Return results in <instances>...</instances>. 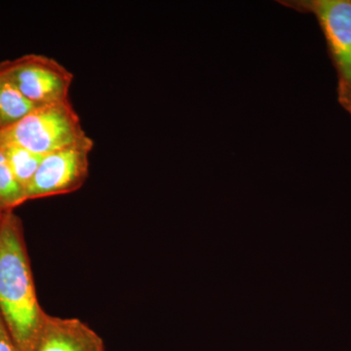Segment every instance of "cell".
Here are the masks:
<instances>
[{"mask_svg": "<svg viewBox=\"0 0 351 351\" xmlns=\"http://www.w3.org/2000/svg\"><path fill=\"white\" fill-rule=\"evenodd\" d=\"M45 311L39 304L22 221L13 210L0 223V315L18 351H36Z\"/></svg>", "mask_w": 351, "mask_h": 351, "instance_id": "cell-1", "label": "cell"}, {"mask_svg": "<svg viewBox=\"0 0 351 351\" xmlns=\"http://www.w3.org/2000/svg\"><path fill=\"white\" fill-rule=\"evenodd\" d=\"M71 100L39 106L17 123L0 129V145H19L46 156L86 136Z\"/></svg>", "mask_w": 351, "mask_h": 351, "instance_id": "cell-2", "label": "cell"}, {"mask_svg": "<svg viewBox=\"0 0 351 351\" xmlns=\"http://www.w3.org/2000/svg\"><path fill=\"white\" fill-rule=\"evenodd\" d=\"M94 141L89 136L44 156L25 188V201L68 195L82 188L89 175V156Z\"/></svg>", "mask_w": 351, "mask_h": 351, "instance_id": "cell-3", "label": "cell"}, {"mask_svg": "<svg viewBox=\"0 0 351 351\" xmlns=\"http://www.w3.org/2000/svg\"><path fill=\"white\" fill-rule=\"evenodd\" d=\"M8 76L27 100L36 106L69 100L73 73L52 58L29 54L0 62Z\"/></svg>", "mask_w": 351, "mask_h": 351, "instance_id": "cell-4", "label": "cell"}, {"mask_svg": "<svg viewBox=\"0 0 351 351\" xmlns=\"http://www.w3.org/2000/svg\"><path fill=\"white\" fill-rule=\"evenodd\" d=\"M326 38L337 75L341 105L351 108V0H314L306 2Z\"/></svg>", "mask_w": 351, "mask_h": 351, "instance_id": "cell-5", "label": "cell"}, {"mask_svg": "<svg viewBox=\"0 0 351 351\" xmlns=\"http://www.w3.org/2000/svg\"><path fill=\"white\" fill-rule=\"evenodd\" d=\"M36 351H106L103 339L77 318L46 314Z\"/></svg>", "mask_w": 351, "mask_h": 351, "instance_id": "cell-6", "label": "cell"}, {"mask_svg": "<svg viewBox=\"0 0 351 351\" xmlns=\"http://www.w3.org/2000/svg\"><path fill=\"white\" fill-rule=\"evenodd\" d=\"M39 106L21 93L8 76L0 71V129L17 123Z\"/></svg>", "mask_w": 351, "mask_h": 351, "instance_id": "cell-7", "label": "cell"}, {"mask_svg": "<svg viewBox=\"0 0 351 351\" xmlns=\"http://www.w3.org/2000/svg\"><path fill=\"white\" fill-rule=\"evenodd\" d=\"M0 149L3 152L16 179L25 191V188L38 171L44 156L11 144L0 145Z\"/></svg>", "mask_w": 351, "mask_h": 351, "instance_id": "cell-8", "label": "cell"}, {"mask_svg": "<svg viewBox=\"0 0 351 351\" xmlns=\"http://www.w3.org/2000/svg\"><path fill=\"white\" fill-rule=\"evenodd\" d=\"M25 202V189L21 186L0 149V209L11 211Z\"/></svg>", "mask_w": 351, "mask_h": 351, "instance_id": "cell-9", "label": "cell"}, {"mask_svg": "<svg viewBox=\"0 0 351 351\" xmlns=\"http://www.w3.org/2000/svg\"><path fill=\"white\" fill-rule=\"evenodd\" d=\"M0 351H18L0 315Z\"/></svg>", "mask_w": 351, "mask_h": 351, "instance_id": "cell-10", "label": "cell"}, {"mask_svg": "<svg viewBox=\"0 0 351 351\" xmlns=\"http://www.w3.org/2000/svg\"><path fill=\"white\" fill-rule=\"evenodd\" d=\"M3 213H4V212L2 211L1 209H0V223H1V219H2V216H3Z\"/></svg>", "mask_w": 351, "mask_h": 351, "instance_id": "cell-11", "label": "cell"}, {"mask_svg": "<svg viewBox=\"0 0 351 351\" xmlns=\"http://www.w3.org/2000/svg\"><path fill=\"white\" fill-rule=\"evenodd\" d=\"M348 112H350V114H351V108H350V110H348Z\"/></svg>", "mask_w": 351, "mask_h": 351, "instance_id": "cell-12", "label": "cell"}]
</instances>
